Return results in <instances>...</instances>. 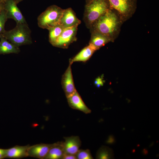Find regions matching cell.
Here are the masks:
<instances>
[{
    "instance_id": "1",
    "label": "cell",
    "mask_w": 159,
    "mask_h": 159,
    "mask_svg": "<svg viewBox=\"0 0 159 159\" xmlns=\"http://www.w3.org/2000/svg\"><path fill=\"white\" fill-rule=\"evenodd\" d=\"M123 23L117 12L110 8L90 29L91 32H97L105 35L113 42L119 35Z\"/></svg>"
},
{
    "instance_id": "2",
    "label": "cell",
    "mask_w": 159,
    "mask_h": 159,
    "mask_svg": "<svg viewBox=\"0 0 159 159\" xmlns=\"http://www.w3.org/2000/svg\"><path fill=\"white\" fill-rule=\"evenodd\" d=\"M31 32L27 23H18L14 28L5 30L1 35L14 45L19 47L32 43Z\"/></svg>"
},
{
    "instance_id": "3",
    "label": "cell",
    "mask_w": 159,
    "mask_h": 159,
    "mask_svg": "<svg viewBox=\"0 0 159 159\" xmlns=\"http://www.w3.org/2000/svg\"><path fill=\"white\" fill-rule=\"evenodd\" d=\"M108 0H93L85 5L84 20L90 29L92 24L110 9Z\"/></svg>"
},
{
    "instance_id": "4",
    "label": "cell",
    "mask_w": 159,
    "mask_h": 159,
    "mask_svg": "<svg viewBox=\"0 0 159 159\" xmlns=\"http://www.w3.org/2000/svg\"><path fill=\"white\" fill-rule=\"evenodd\" d=\"M64 10L56 5L49 6L38 16V26L48 30L59 24Z\"/></svg>"
},
{
    "instance_id": "5",
    "label": "cell",
    "mask_w": 159,
    "mask_h": 159,
    "mask_svg": "<svg viewBox=\"0 0 159 159\" xmlns=\"http://www.w3.org/2000/svg\"><path fill=\"white\" fill-rule=\"evenodd\" d=\"M110 8L116 11L123 23L130 19L137 8V0H108Z\"/></svg>"
},
{
    "instance_id": "6",
    "label": "cell",
    "mask_w": 159,
    "mask_h": 159,
    "mask_svg": "<svg viewBox=\"0 0 159 159\" xmlns=\"http://www.w3.org/2000/svg\"><path fill=\"white\" fill-rule=\"evenodd\" d=\"M78 26L64 28L52 46L63 49L68 48L71 43L77 39L76 36Z\"/></svg>"
},
{
    "instance_id": "7",
    "label": "cell",
    "mask_w": 159,
    "mask_h": 159,
    "mask_svg": "<svg viewBox=\"0 0 159 159\" xmlns=\"http://www.w3.org/2000/svg\"><path fill=\"white\" fill-rule=\"evenodd\" d=\"M4 9L7 19H12L16 23H27L25 19L17 7L15 0H4Z\"/></svg>"
},
{
    "instance_id": "8",
    "label": "cell",
    "mask_w": 159,
    "mask_h": 159,
    "mask_svg": "<svg viewBox=\"0 0 159 159\" xmlns=\"http://www.w3.org/2000/svg\"><path fill=\"white\" fill-rule=\"evenodd\" d=\"M72 64L69 62V66L63 75L62 79V85L67 98L72 95L77 91L74 85L72 72Z\"/></svg>"
},
{
    "instance_id": "9",
    "label": "cell",
    "mask_w": 159,
    "mask_h": 159,
    "mask_svg": "<svg viewBox=\"0 0 159 159\" xmlns=\"http://www.w3.org/2000/svg\"><path fill=\"white\" fill-rule=\"evenodd\" d=\"M54 144L41 143L30 146L28 150V156L44 159Z\"/></svg>"
},
{
    "instance_id": "10",
    "label": "cell",
    "mask_w": 159,
    "mask_h": 159,
    "mask_svg": "<svg viewBox=\"0 0 159 159\" xmlns=\"http://www.w3.org/2000/svg\"><path fill=\"white\" fill-rule=\"evenodd\" d=\"M81 23V21L77 17L72 9L69 8L64 10L59 24L64 28L78 26Z\"/></svg>"
},
{
    "instance_id": "11",
    "label": "cell",
    "mask_w": 159,
    "mask_h": 159,
    "mask_svg": "<svg viewBox=\"0 0 159 159\" xmlns=\"http://www.w3.org/2000/svg\"><path fill=\"white\" fill-rule=\"evenodd\" d=\"M63 142L65 153L75 155L81 146V142L79 137L72 136L64 138Z\"/></svg>"
},
{
    "instance_id": "12",
    "label": "cell",
    "mask_w": 159,
    "mask_h": 159,
    "mask_svg": "<svg viewBox=\"0 0 159 159\" xmlns=\"http://www.w3.org/2000/svg\"><path fill=\"white\" fill-rule=\"evenodd\" d=\"M67 98L69 106L72 109L80 111L86 114L91 112V110L85 104L77 91Z\"/></svg>"
},
{
    "instance_id": "13",
    "label": "cell",
    "mask_w": 159,
    "mask_h": 159,
    "mask_svg": "<svg viewBox=\"0 0 159 159\" xmlns=\"http://www.w3.org/2000/svg\"><path fill=\"white\" fill-rule=\"evenodd\" d=\"M29 145H16L6 149V158H19L28 157V150Z\"/></svg>"
},
{
    "instance_id": "14",
    "label": "cell",
    "mask_w": 159,
    "mask_h": 159,
    "mask_svg": "<svg viewBox=\"0 0 159 159\" xmlns=\"http://www.w3.org/2000/svg\"><path fill=\"white\" fill-rule=\"evenodd\" d=\"M97 49L92 45L89 44L83 49L69 62L72 64L74 62H85L87 61L92 56Z\"/></svg>"
},
{
    "instance_id": "15",
    "label": "cell",
    "mask_w": 159,
    "mask_h": 159,
    "mask_svg": "<svg viewBox=\"0 0 159 159\" xmlns=\"http://www.w3.org/2000/svg\"><path fill=\"white\" fill-rule=\"evenodd\" d=\"M89 44L94 47L97 50L111 42L110 39L105 35L97 32H91Z\"/></svg>"
},
{
    "instance_id": "16",
    "label": "cell",
    "mask_w": 159,
    "mask_h": 159,
    "mask_svg": "<svg viewBox=\"0 0 159 159\" xmlns=\"http://www.w3.org/2000/svg\"><path fill=\"white\" fill-rule=\"evenodd\" d=\"M65 154L63 142L54 143L44 159H62Z\"/></svg>"
},
{
    "instance_id": "17",
    "label": "cell",
    "mask_w": 159,
    "mask_h": 159,
    "mask_svg": "<svg viewBox=\"0 0 159 159\" xmlns=\"http://www.w3.org/2000/svg\"><path fill=\"white\" fill-rule=\"evenodd\" d=\"M0 54L19 53L20 50L18 47L8 41L1 35H0Z\"/></svg>"
},
{
    "instance_id": "18",
    "label": "cell",
    "mask_w": 159,
    "mask_h": 159,
    "mask_svg": "<svg viewBox=\"0 0 159 159\" xmlns=\"http://www.w3.org/2000/svg\"><path fill=\"white\" fill-rule=\"evenodd\" d=\"M64 29L59 24L48 30L49 31V42L52 45L61 34Z\"/></svg>"
},
{
    "instance_id": "19",
    "label": "cell",
    "mask_w": 159,
    "mask_h": 159,
    "mask_svg": "<svg viewBox=\"0 0 159 159\" xmlns=\"http://www.w3.org/2000/svg\"><path fill=\"white\" fill-rule=\"evenodd\" d=\"M114 158L113 150L108 147L102 146L97 151L96 158L99 159H112Z\"/></svg>"
},
{
    "instance_id": "20",
    "label": "cell",
    "mask_w": 159,
    "mask_h": 159,
    "mask_svg": "<svg viewBox=\"0 0 159 159\" xmlns=\"http://www.w3.org/2000/svg\"><path fill=\"white\" fill-rule=\"evenodd\" d=\"M77 159H92L90 150L89 149H80L75 155Z\"/></svg>"
},
{
    "instance_id": "21",
    "label": "cell",
    "mask_w": 159,
    "mask_h": 159,
    "mask_svg": "<svg viewBox=\"0 0 159 159\" xmlns=\"http://www.w3.org/2000/svg\"><path fill=\"white\" fill-rule=\"evenodd\" d=\"M7 19L5 11L3 8L0 13V35L5 31V25Z\"/></svg>"
},
{
    "instance_id": "22",
    "label": "cell",
    "mask_w": 159,
    "mask_h": 159,
    "mask_svg": "<svg viewBox=\"0 0 159 159\" xmlns=\"http://www.w3.org/2000/svg\"><path fill=\"white\" fill-rule=\"evenodd\" d=\"M104 81L102 77H98L95 81L94 84L96 87H99L102 86L104 84Z\"/></svg>"
},
{
    "instance_id": "23",
    "label": "cell",
    "mask_w": 159,
    "mask_h": 159,
    "mask_svg": "<svg viewBox=\"0 0 159 159\" xmlns=\"http://www.w3.org/2000/svg\"><path fill=\"white\" fill-rule=\"evenodd\" d=\"M62 159H77L75 155L65 153Z\"/></svg>"
},
{
    "instance_id": "24",
    "label": "cell",
    "mask_w": 159,
    "mask_h": 159,
    "mask_svg": "<svg viewBox=\"0 0 159 159\" xmlns=\"http://www.w3.org/2000/svg\"><path fill=\"white\" fill-rule=\"evenodd\" d=\"M6 149L0 148V159L6 158Z\"/></svg>"
},
{
    "instance_id": "25",
    "label": "cell",
    "mask_w": 159,
    "mask_h": 159,
    "mask_svg": "<svg viewBox=\"0 0 159 159\" xmlns=\"http://www.w3.org/2000/svg\"><path fill=\"white\" fill-rule=\"evenodd\" d=\"M107 142L109 144H113L115 142L114 137L113 135H110L109 136Z\"/></svg>"
},
{
    "instance_id": "26",
    "label": "cell",
    "mask_w": 159,
    "mask_h": 159,
    "mask_svg": "<svg viewBox=\"0 0 159 159\" xmlns=\"http://www.w3.org/2000/svg\"><path fill=\"white\" fill-rule=\"evenodd\" d=\"M3 1L0 3V13L2 10L4 8V2Z\"/></svg>"
},
{
    "instance_id": "27",
    "label": "cell",
    "mask_w": 159,
    "mask_h": 159,
    "mask_svg": "<svg viewBox=\"0 0 159 159\" xmlns=\"http://www.w3.org/2000/svg\"><path fill=\"white\" fill-rule=\"evenodd\" d=\"M23 0H15V1L16 2V3L17 4L19 3L20 2H21Z\"/></svg>"
},
{
    "instance_id": "28",
    "label": "cell",
    "mask_w": 159,
    "mask_h": 159,
    "mask_svg": "<svg viewBox=\"0 0 159 159\" xmlns=\"http://www.w3.org/2000/svg\"><path fill=\"white\" fill-rule=\"evenodd\" d=\"M92 0H86V4H89Z\"/></svg>"
},
{
    "instance_id": "29",
    "label": "cell",
    "mask_w": 159,
    "mask_h": 159,
    "mask_svg": "<svg viewBox=\"0 0 159 159\" xmlns=\"http://www.w3.org/2000/svg\"><path fill=\"white\" fill-rule=\"evenodd\" d=\"M4 0H0V3L3 2Z\"/></svg>"
}]
</instances>
